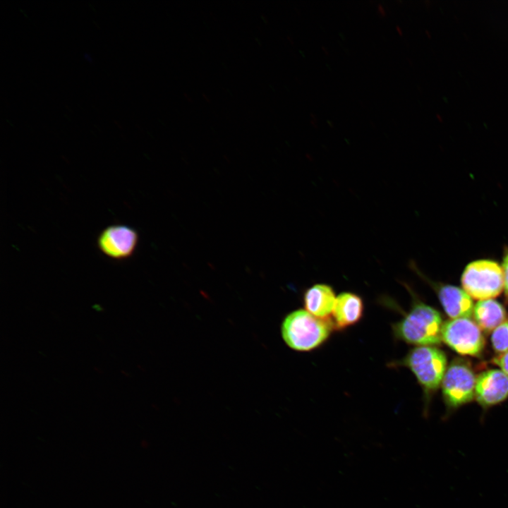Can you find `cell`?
<instances>
[{
	"label": "cell",
	"instance_id": "1",
	"mask_svg": "<svg viewBox=\"0 0 508 508\" xmlns=\"http://www.w3.org/2000/svg\"><path fill=\"white\" fill-rule=\"evenodd\" d=\"M409 311L392 329L395 337L419 346H436L442 341V319L434 308L414 298Z\"/></svg>",
	"mask_w": 508,
	"mask_h": 508
},
{
	"label": "cell",
	"instance_id": "2",
	"mask_svg": "<svg viewBox=\"0 0 508 508\" xmlns=\"http://www.w3.org/2000/svg\"><path fill=\"white\" fill-rule=\"evenodd\" d=\"M333 329L330 319L317 318L301 309L288 314L281 327L284 342L298 351L318 348L328 339Z\"/></svg>",
	"mask_w": 508,
	"mask_h": 508
},
{
	"label": "cell",
	"instance_id": "3",
	"mask_svg": "<svg viewBox=\"0 0 508 508\" xmlns=\"http://www.w3.org/2000/svg\"><path fill=\"white\" fill-rule=\"evenodd\" d=\"M416 376L426 395L436 391L447 370L444 351L434 346H419L411 349L399 362Z\"/></svg>",
	"mask_w": 508,
	"mask_h": 508
},
{
	"label": "cell",
	"instance_id": "4",
	"mask_svg": "<svg viewBox=\"0 0 508 508\" xmlns=\"http://www.w3.org/2000/svg\"><path fill=\"white\" fill-rule=\"evenodd\" d=\"M461 282L463 289L473 298H495L504 289L502 268L492 260L472 261L465 267Z\"/></svg>",
	"mask_w": 508,
	"mask_h": 508
},
{
	"label": "cell",
	"instance_id": "5",
	"mask_svg": "<svg viewBox=\"0 0 508 508\" xmlns=\"http://www.w3.org/2000/svg\"><path fill=\"white\" fill-rule=\"evenodd\" d=\"M476 377L464 361L456 360L447 368L441 386L446 404L456 409L472 401L475 397Z\"/></svg>",
	"mask_w": 508,
	"mask_h": 508
},
{
	"label": "cell",
	"instance_id": "6",
	"mask_svg": "<svg viewBox=\"0 0 508 508\" xmlns=\"http://www.w3.org/2000/svg\"><path fill=\"white\" fill-rule=\"evenodd\" d=\"M441 338L461 355L478 356L485 344L480 327L470 318L452 319L443 323Z\"/></svg>",
	"mask_w": 508,
	"mask_h": 508
},
{
	"label": "cell",
	"instance_id": "7",
	"mask_svg": "<svg viewBox=\"0 0 508 508\" xmlns=\"http://www.w3.org/2000/svg\"><path fill=\"white\" fill-rule=\"evenodd\" d=\"M138 234L133 227L125 224H112L98 235L97 246L109 258L121 260L130 258L138 243Z\"/></svg>",
	"mask_w": 508,
	"mask_h": 508
},
{
	"label": "cell",
	"instance_id": "8",
	"mask_svg": "<svg viewBox=\"0 0 508 508\" xmlns=\"http://www.w3.org/2000/svg\"><path fill=\"white\" fill-rule=\"evenodd\" d=\"M413 271L425 279L435 289L445 311L452 319L470 318L473 315L474 304L472 298L462 289L429 279L411 261L409 264Z\"/></svg>",
	"mask_w": 508,
	"mask_h": 508
},
{
	"label": "cell",
	"instance_id": "9",
	"mask_svg": "<svg viewBox=\"0 0 508 508\" xmlns=\"http://www.w3.org/2000/svg\"><path fill=\"white\" fill-rule=\"evenodd\" d=\"M475 397L483 407L503 401L508 397V375L498 369L481 373L476 377Z\"/></svg>",
	"mask_w": 508,
	"mask_h": 508
},
{
	"label": "cell",
	"instance_id": "10",
	"mask_svg": "<svg viewBox=\"0 0 508 508\" xmlns=\"http://www.w3.org/2000/svg\"><path fill=\"white\" fill-rule=\"evenodd\" d=\"M364 311L361 297L352 292H342L337 298L332 313L334 328L345 329L361 320Z\"/></svg>",
	"mask_w": 508,
	"mask_h": 508
},
{
	"label": "cell",
	"instance_id": "11",
	"mask_svg": "<svg viewBox=\"0 0 508 508\" xmlns=\"http://www.w3.org/2000/svg\"><path fill=\"white\" fill-rule=\"evenodd\" d=\"M336 295L333 288L326 284H316L303 294V305L306 311L322 319H328L332 313Z\"/></svg>",
	"mask_w": 508,
	"mask_h": 508
},
{
	"label": "cell",
	"instance_id": "12",
	"mask_svg": "<svg viewBox=\"0 0 508 508\" xmlns=\"http://www.w3.org/2000/svg\"><path fill=\"white\" fill-rule=\"evenodd\" d=\"M473 315L475 322L485 332L493 331L506 317L504 307L492 298L478 301L474 305Z\"/></svg>",
	"mask_w": 508,
	"mask_h": 508
},
{
	"label": "cell",
	"instance_id": "13",
	"mask_svg": "<svg viewBox=\"0 0 508 508\" xmlns=\"http://www.w3.org/2000/svg\"><path fill=\"white\" fill-rule=\"evenodd\" d=\"M491 343L496 352L502 353L508 351V320L504 321L492 331Z\"/></svg>",
	"mask_w": 508,
	"mask_h": 508
},
{
	"label": "cell",
	"instance_id": "14",
	"mask_svg": "<svg viewBox=\"0 0 508 508\" xmlns=\"http://www.w3.org/2000/svg\"><path fill=\"white\" fill-rule=\"evenodd\" d=\"M492 363L498 365L508 375V351L494 358Z\"/></svg>",
	"mask_w": 508,
	"mask_h": 508
},
{
	"label": "cell",
	"instance_id": "15",
	"mask_svg": "<svg viewBox=\"0 0 508 508\" xmlns=\"http://www.w3.org/2000/svg\"><path fill=\"white\" fill-rule=\"evenodd\" d=\"M502 268L504 275V290L508 299V249L504 254Z\"/></svg>",
	"mask_w": 508,
	"mask_h": 508
}]
</instances>
